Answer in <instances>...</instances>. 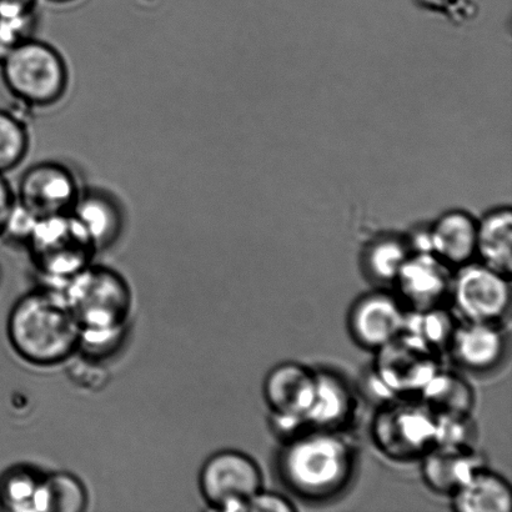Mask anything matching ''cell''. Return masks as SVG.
<instances>
[{"label":"cell","mask_w":512,"mask_h":512,"mask_svg":"<svg viewBox=\"0 0 512 512\" xmlns=\"http://www.w3.org/2000/svg\"><path fill=\"white\" fill-rule=\"evenodd\" d=\"M459 319L446 308L406 311L403 334L418 341L434 353L443 355L448 351Z\"/></svg>","instance_id":"22"},{"label":"cell","mask_w":512,"mask_h":512,"mask_svg":"<svg viewBox=\"0 0 512 512\" xmlns=\"http://www.w3.org/2000/svg\"><path fill=\"white\" fill-rule=\"evenodd\" d=\"M421 478L435 494L448 496L464 485L476 471L486 466L475 445H435L420 460Z\"/></svg>","instance_id":"17"},{"label":"cell","mask_w":512,"mask_h":512,"mask_svg":"<svg viewBox=\"0 0 512 512\" xmlns=\"http://www.w3.org/2000/svg\"><path fill=\"white\" fill-rule=\"evenodd\" d=\"M455 270L430 252H414L394 281L396 296L406 310L446 306L450 301Z\"/></svg>","instance_id":"13"},{"label":"cell","mask_w":512,"mask_h":512,"mask_svg":"<svg viewBox=\"0 0 512 512\" xmlns=\"http://www.w3.org/2000/svg\"><path fill=\"white\" fill-rule=\"evenodd\" d=\"M476 434L473 415H438L435 445H474Z\"/></svg>","instance_id":"28"},{"label":"cell","mask_w":512,"mask_h":512,"mask_svg":"<svg viewBox=\"0 0 512 512\" xmlns=\"http://www.w3.org/2000/svg\"><path fill=\"white\" fill-rule=\"evenodd\" d=\"M25 245L40 273L63 283L92 264L97 253L87 232L70 213L38 219Z\"/></svg>","instance_id":"6"},{"label":"cell","mask_w":512,"mask_h":512,"mask_svg":"<svg viewBox=\"0 0 512 512\" xmlns=\"http://www.w3.org/2000/svg\"><path fill=\"white\" fill-rule=\"evenodd\" d=\"M449 499L456 512H510L512 508L509 481L488 466L471 475Z\"/></svg>","instance_id":"19"},{"label":"cell","mask_w":512,"mask_h":512,"mask_svg":"<svg viewBox=\"0 0 512 512\" xmlns=\"http://www.w3.org/2000/svg\"><path fill=\"white\" fill-rule=\"evenodd\" d=\"M7 335L14 353L39 368L63 364L79 351L80 325L62 290L23 295L10 310Z\"/></svg>","instance_id":"2"},{"label":"cell","mask_w":512,"mask_h":512,"mask_svg":"<svg viewBox=\"0 0 512 512\" xmlns=\"http://www.w3.org/2000/svg\"><path fill=\"white\" fill-rule=\"evenodd\" d=\"M478 220L464 210L440 215L421 237L411 243L414 252H430L451 269L471 263L476 256Z\"/></svg>","instance_id":"14"},{"label":"cell","mask_w":512,"mask_h":512,"mask_svg":"<svg viewBox=\"0 0 512 512\" xmlns=\"http://www.w3.org/2000/svg\"><path fill=\"white\" fill-rule=\"evenodd\" d=\"M359 413V399L353 385L334 370H316L313 405L305 418V430L348 433Z\"/></svg>","instance_id":"16"},{"label":"cell","mask_w":512,"mask_h":512,"mask_svg":"<svg viewBox=\"0 0 512 512\" xmlns=\"http://www.w3.org/2000/svg\"><path fill=\"white\" fill-rule=\"evenodd\" d=\"M38 218H35L29 210L22 204L15 203L12 213L9 215L7 225H5L2 237L17 240V242L27 243L30 233L33 232L34 225Z\"/></svg>","instance_id":"29"},{"label":"cell","mask_w":512,"mask_h":512,"mask_svg":"<svg viewBox=\"0 0 512 512\" xmlns=\"http://www.w3.org/2000/svg\"><path fill=\"white\" fill-rule=\"evenodd\" d=\"M80 190L77 177L64 164L40 162L25 170L15 197L40 219L70 213Z\"/></svg>","instance_id":"11"},{"label":"cell","mask_w":512,"mask_h":512,"mask_svg":"<svg viewBox=\"0 0 512 512\" xmlns=\"http://www.w3.org/2000/svg\"><path fill=\"white\" fill-rule=\"evenodd\" d=\"M374 354L371 384L383 401L419 398L431 378L443 368L441 355L404 334Z\"/></svg>","instance_id":"7"},{"label":"cell","mask_w":512,"mask_h":512,"mask_svg":"<svg viewBox=\"0 0 512 512\" xmlns=\"http://www.w3.org/2000/svg\"><path fill=\"white\" fill-rule=\"evenodd\" d=\"M450 301L461 321L503 324L511 306L510 276L471 261L455 270Z\"/></svg>","instance_id":"10"},{"label":"cell","mask_w":512,"mask_h":512,"mask_svg":"<svg viewBox=\"0 0 512 512\" xmlns=\"http://www.w3.org/2000/svg\"><path fill=\"white\" fill-rule=\"evenodd\" d=\"M0 75L10 95L29 108L54 107L69 89L67 60L54 45L35 37L0 62Z\"/></svg>","instance_id":"3"},{"label":"cell","mask_w":512,"mask_h":512,"mask_svg":"<svg viewBox=\"0 0 512 512\" xmlns=\"http://www.w3.org/2000/svg\"><path fill=\"white\" fill-rule=\"evenodd\" d=\"M406 311L398 296L388 291L361 295L348 315L351 339L360 348L375 353L403 334Z\"/></svg>","instance_id":"12"},{"label":"cell","mask_w":512,"mask_h":512,"mask_svg":"<svg viewBox=\"0 0 512 512\" xmlns=\"http://www.w3.org/2000/svg\"><path fill=\"white\" fill-rule=\"evenodd\" d=\"M38 0H0V17L35 12Z\"/></svg>","instance_id":"32"},{"label":"cell","mask_w":512,"mask_h":512,"mask_svg":"<svg viewBox=\"0 0 512 512\" xmlns=\"http://www.w3.org/2000/svg\"><path fill=\"white\" fill-rule=\"evenodd\" d=\"M37 27V10L28 14L0 17V62L20 44L34 38Z\"/></svg>","instance_id":"27"},{"label":"cell","mask_w":512,"mask_h":512,"mask_svg":"<svg viewBox=\"0 0 512 512\" xmlns=\"http://www.w3.org/2000/svg\"><path fill=\"white\" fill-rule=\"evenodd\" d=\"M296 509L288 496L264 488L249 500L245 512H294Z\"/></svg>","instance_id":"30"},{"label":"cell","mask_w":512,"mask_h":512,"mask_svg":"<svg viewBox=\"0 0 512 512\" xmlns=\"http://www.w3.org/2000/svg\"><path fill=\"white\" fill-rule=\"evenodd\" d=\"M476 256L480 263L504 275L512 268V217L510 208H496L478 220Z\"/></svg>","instance_id":"20"},{"label":"cell","mask_w":512,"mask_h":512,"mask_svg":"<svg viewBox=\"0 0 512 512\" xmlns=\"http://www.w3.org/2000/svg\"><path fill=\"white\" fill-rule=\"evenodd\" d=\"M436 425L438 415L419 398L384 400L371 419V443L393 463H413L434 448Z\"/></svg>","instance_id":"5"},{"label":"cell","mask_w":512,"mask_h":512,"mask_svg":"<svg viewBox=\"0 0 512 512\" xmlns=\"http://www.w3.org/2000/svg\"><path fill=\"white\" fill-rule=\"evenodd\" d=\"M316 370L296 361L275 365L266 374L263 398L276 434L284 439L305 430L315 398Z\"/></svg>","instance_id":"9"},{"label":"cell","mask_w":512,"mask_h":512,"mask_svg":"<svg viewBox=\"0 0 512 512\" xmlns=\"http://www.w3.org/2000/svg\"><path fill=\"white\" fill-rule=\"evenodd\" d=\"M198 485L210 510L245 512L249 500L264 489V473L252 456L224 449L204 461Z\"/></svg>","instance_id":"8"},{"label":"cell","mask_w":512,"mask_h":512,"mask_svg":"<svg viewBox=\"0 0 512 512\" xmlns=\"http://www.w3.org/2000/svg\"><path fill=\"white\" fill-rule=\"evenodd\" d=\"M29 148L27 124L17 114L0 109V174L17 169L27 158Z\"/></svg>","instance_id":"26"},{"label":"cell","mask_w":512,"mask_h":512,"mask_svg":"<svg viewBox=\"0 0 512 512\" xmlns=\"http://www.w3.org/2000/svg\"><path fill=\"white\" fill-rule=\"evenodd\" d=\"M88 505V490L83 481L67 471H57L43 475L34 512H83Z\"/></svg>","instance_id":"23"},{"label":"cell","mask_w":512,"mask_h":512,"mask_svg":"<svg viewBox=\"0 0 512 512\" xmlns=\"http://www.w3.org/2000/svg\"><path fill=\"white\" fill-rule=\"evenodd\" d=\"M15 203H17V197H15L12 185L5 178V174H0V238H2Z\"/></svg>","instance_id":"31"},{"label":"cell","mask_w":512,"mask_h":512,"mask_svg":"<svg viewBox=\"0 0 512 512\" xmlns=\"http://www.w3.org/2000/svg\"><path fill=\"white\" fill-rule=\"evenodd\" d=\"M276 471L300 500L321 504L339 498L353 484L358 450L348 433L304 430L283 440Z\"/></svg>","instance_id":"1"},{"label":"cell","mask_w":512,"mask_h":512,"mask_svg":"<svg viewBox=\"0 0 512 512\" xmlns=\"http://www.w3.org/2000/svg\"><path fill=\"white\" fill-rule=\"evenodd\" d=\"M70 214L87 232L97 252L112 247L123 233L122 205L102 189L80 190Z\"/></svg>","instance_id":"18"},{"label":"cell","mask_w":512,"mask_h":512,"mask_svg":"<svg viewBox=\"0 0 512 512\" xmlns=\"http://www.w3.org/2000/svg\"><path fill=\"white\" fill-rule=\"evenodd\" d=\"M48 2L54 3V4H68V3L75 2V0H48Z\"/></svg>","instance_id":"33"},{"label":"cell","mask_w":512,"mask_h":512,"mask_svg":"<svg viewBox=\"0 0 512 512\" xmlns=\"http://www.w3.org/2000/svg\"><path fill=\"white\" fill-rule=\"evenodd\" d=\"M448 351L461 369L488 374L503 364L508 353V334L503 324L459 320Z\"/></svg>","instance_id":"15"},{"label":"cell","mask_w":512,"mask_h":512,"mask_svg":"<svg viewBox=\"0 0 512 512\" xmlns=\"http://www.w3.org/2000/svg\"><path fill=\"white\" fill-rule=\"evenodd\" d=\"M423 400L436 415L473 414L474 386L463 374L441 368L421 391Z\"/></svg>","instance_id":"21"},{"label":"cell","mask_w":512,"mask_h":512,"mask_svg":"<svg viewBox=\"0 0 512 512\" xmlns=\"http://www.w3.org/2000/svg\"><path fill=\"white\" fill-rule=\"evenodd\" d=\"M414 253L408 240L386 235L373 240L363 253L365 273L383 284H394L396 276L409 256Z\"/></svg>","instance_id":"24"},{"label":"cell","mask_w":512,"mask_h":512,"mask_svg":"<svg viewBox=\"0 0 512 512\" xmlns=\"http://www.w3.org/2000/svg\"><path fill=\"white\" fill-rule=\"evenodd\" d=\"M62 291L80 330L127 329L133 293L118 271L89 264L65 281Z\"/></svg>","instance_id":"4"},{"label":"cell","mask_w":512,"mask_h":512,"mask_svg":"<svg viewBox=\"0 0 512 512\" xmlns=\"http://www.w3.org/2000/svg\"><path fill=\"white\" fill-rule=\"evenodd\" d=\"M43 474L29 466H14L0 475V509L14 512H34Z\"/></svg>","instance_id":"25"}]
</instances>
